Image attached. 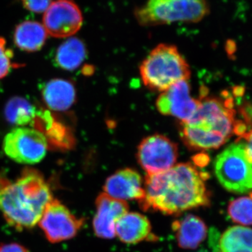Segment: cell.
<instances>
[{
	"instance_id": "cell-1",
	"label": "cell",
	"mask_w": 252,
	"mask_h": 252,
	"mask_svg": "<svg viewBox=\"0 0 252 252\" xmlns=\"http://www.w3.org/2000/svg\"><path fill=\"white\" fill-rule=\"evenodd\" d=\"M207 174L190 162L177 164L167 171L147 175L144 180L145 198L140 206L167 215L207 207L210 194L205 185Z\"/></svg>"
},
{
	"instance_id": "cell-2",
	"label": "cell",
	"mask_w": 252,
	"mask_h": 252,
	"mask_svg": "<svg viewBox=\"0 0 252 252\" xmlns=\"http://www.w3.org/2000/svg\"><path fill=\"white\" fill-rule=\"evenodd\" d=\"M193 117L180 122V136L189 149H217L237 135L240 121L235 119L233 99L229 95L201 96Z\"/></svg>"
},
{
	"instance_id": "cell-3",
	"label": "cell",
	"mask_w": 252,
	"mask_h": 252,
	"mask_svg": "<svg viewBox=\"0 0 252 252\" xmlns=\"http://www.w3.org/2000/svg\"><path fill=\"white\" fill-rule=\"evenodd\" d=\"M53 198L49 185L37 170L25 169L13 182L0 177V212L16 229H29L38 224Z\"/></svg>"
},
{
	"instance_id": "cell-4",
	"label": "cell",
	"mask_w": 252,
	"mask_h": 252,
	"mask_svg": "<svg viewBox=\"0 0 252 252\" xmlns=\"http://www.w3.org/2000/svg\"><path fill=\"white\" fill-rule=\"evenodd\" d=\"M140 75L147 89L164 92L175 83L189 80L190 67L174 45L159 44L141 64Z\"/></svg>"
},
{
	"instance_id": "cell-5",
	"label": "cell",
	"mask_w": 252,
	"mask_h": 252,
	"mask_svg": "<svg viewBox=\"0 0 252 252\" xmlns=\"http://www.w3.org/2000/svg\"><path fill=\"white\" fill-rule=\"evenodd\" d=\"M209 13L205 0H148L137 10L136 18L142 26L196 23Z\"/></svg>"
},
{
	"instance_id": "cell-6",
	"label": "cell",
	"mask_w": 252,
	"mask_h": 252,
	"mask_svg": "<svg viewBox=\"0 0 252 252\" xmlns=\"http://www.w3.org/2000/svg\"><path fill=\"white\" fill-rule=\"evenodd\" d=\"M215 175L220 185L228 191H252V162L247 157L241 141L230 144L215 159Z\"/></svg>"
},
{
	"instance_id": "cell-7",
	"label": "cell",
	"mask_w": 252,
	"mask_h": 252,
	"mask_svg": "<svg viewBox=\"0 0 252 252\" xmlns=\"http://www.w3.org/2000/svg\"><path fill=\"white\" fill-rule=\"evenodd\" d=\"M2 148L5 154L14 161L34 165L45 157L48 141L39 130L18 127L5 136Z\"/></svg>"
},
{
	"instance_id": "cell-8",
	"label": "cell",
	"mask_w": 252,
	"mask_h": 252,
	"mask_svg": "<svg viewBox=\"0 0 252 252\" xmlns=\"http://www.w3.org/2000/svg\"><path fill=\"white\" fill-rule=\"evenodd\" d=\"M178 155L177 144L159 134L143 139L136 154L137 161L147 175L167 171L175 165Z\"/></svg>"
},
{
	"instance_id": "cell-9",
	"label": "cell",
	"mask_w": 252,
	"mask_h": 252,
	"mask_svg": "<svg viewBox=\"0 0 252 252\" xmlns=\"http://www.w3.org/2000/svg\"><path fill=\"white\" fill-rule=\"evenodd\" d=\"M84 223V218H78L59 200L53 198L38 224L50 243H59L74 238Z\"/></svg>"
},
{
	"instance_id": "cell-10",
	"label": "cell",
	"mask_w": 252,
	"mask_h": 252,
	"mask_svg": "<svg viewBox=\"0 0 252 252\" xmlns=\"http://www.w3.org/2000/svg\"><path fill=\"white\" fill-rule=\"evenodd\" d=\"M190 91L188 80L175 83L158 97V111L163 115L177 118L180 122H188L200 105V99L193 98Z\"/></svg>"
},
{
	"instance_id": "cell-11",
	"label": "cell",
	"mask_w": 252,
	"mask_h": 252,
	"mask_svg": "<svg viewBox=\"0 0 252 252\" xmlns=\"http://www.w3.org/2000/svg\"><path fill=\"white\" fill-rule=\"evenodd\" d=\"M43 22L50 35L69 37L80 29L83 16L75 3L70 0H58L51 3L45 11Z\"/></svg>"
},
{
	"instance_id": "cell-12",
	"label": "cell",
	"mask_w": 252,
	"mask_h": 252,
	"mask_svg": "<svg viewBox=\"0 0 252 252\" xmlns=\"http://www.w3.org/2000/svg\"><path fill=\"white\" fill-rule=\"evenodd\" d=\"M95 205L96 213L93 221L94 234L102 239L114 238L116 223L128 212V204L102 193L96 199Z\"/></svg>"
},
{
	"instance_id": "cell-13",
	"label": "cell",
	"mask_w": 252,
	"mask_h": 252,
	"mask_svg": "<svg viewBox=\"0 0 252 252\" xmlns=\"http://www.w3.org/2000/svg\"><path fill=\"white\" fill-rule=\"evenodd\" d=\"M103 189L104 193L117 200H136L140 203L145 198L142 177L133 169L118 170L107 179Z\"/></svg>"
},
{
	"instance_id": "cell-14",
	"label": "cell",
	"mask_w": 252,
	"mask_h": 252,
	"mask_svg": "<svg viewBox=\"0 0 252 252\" xmlns=\"http://www.w3.org/2000/svg\"><path fill=\"white\" fill-rule=\"evenodd\" d=\"M115 230L118 238L124 243L137 244L149 239L157 240L147 217L137 212H127L119 219Z\"/></svg>"
},
{
	"instance_id": "cell-15",
	"label": "cell",
	"mask_w": 252,
	"mask_h": 252,
	"mask_svg": "<svg viewBox=\"0 0 252 252\" xmlns=\"http://www.w3.org/2000/svg\"><path fill=\"white\" fill-rule=\"evenodd\" d=\"M210 243L213 252H252V229L235 225L220 235L212 230Z\"/></svg>"
},
{
	"instance_id": "cell-16",
	"label": "cell",
	"mask_w": 252,
	"mask_h": 252,
	"mask_svg": "<svg viewBox=\"0 0 252 252\" xmlns=\"http://www.w3.org/2000/svg\"><path fill=\"white\" fill-rule=\"evenodd\" d=\"M172 230L175 233L179 246L193 250L205 240L207 227L200 217L193 215H186L172 223Z\"/></svg>"
},
{
	"instance_id": "cell-17",
	"label": "cell",
	"mask_w": 252,
	"mask_h": 252,
	"mask_svg": "<svg viewBox=\"0 0 252 252\" xmlns=\"http://www.w3.org/2000/svg\"><path fill=\"white\" fill-rule=\"evenodd\" d=\"M41 94L46 105L58 112L70 108L77 97L73 83L63 79H51L46 82L41 90Z\"/></svg>"
},
{
	"instance_id": "cell-18",
	"label": "cell",
	"mask_w": 252,
	"mask_h": 252,
	"mask_svg": "<svg viewBox=\"0 0 252 252\" xmlns=\"http://www.w3.org/2000/svg\"><path fill=\"white\" fill-rule=\"evenodd\" d=\"M47 32L44 26L35 21H26L16 27L14 32V42L22 51L35 52L45 44Z\"/></svg>"
},
{
	"instance_id": "cell-19",
	"label": "cell",
	"mask_w": 252,
	"mask_h": 252,
	"mask_svg": "<svg viewBox=\"0 0 252 252\" xmlns=\"http://www.w3.org/2000/svg\"><path fill=\"white\" fill-rule=\"evenodd\" d=\"M86 56V49L84 42L77 38H69L58 47L54 62L57 67L72 71L82 64Z\"/></svg>"
},
{
	"instance_id": "cell-20",
	"label": "cell",
	"mask_w": 252,
	"mask_h": 252,
	"mask_svg": "<svg viewBox=\"0 0 252 252\" xmlns=\"http://www.w3.org/2000/svg\"><path fill=\"white\" fill-rule=\"evenodd\" d=\"M39 110L27 99L21 97H14L6 102L4 108L6 120L12 125L26 127L33 125Z\"/></svg>"
},
{
	"instance_id": "cell-21",
	"label": "cell",
	"mask_w": 252,
	"mask_h": 252,
	"mask_svg": "<svg viewBox=\"0 0 252 252\" xmlns=\"http://www.w3.org/2000/svg\"><path fill=\"white\" fill-rule=\"evenodd\" d=\"M228 214L235 223L252 225V191L248 196L240 197L230 202Z\"/></svg>"
},
{
	"instance_id": "cell-22",
	"label": "cell",
	"mask_w": 252,
	"mask_h": 252,
	"mask_svg": "<svg viewBox=\"0 0 252 252\" xmlns=\"http://www.w3.org/2000/svg\"><path fill=\"white\" fill-rule=\"evenodd\" d=\"M12 51L6 47L4 39L0 37V79L6 77L12 69Z\"/></svg>"
},
{
	"instance_id": "cell-23",
	"label": "cell",
	"mask_w": 252,
	"mask_h": 252,
	"mask_svg": "<svg viewBox=\"0 0 252 252\" xmlns=\"http://www.w3.org/2000/svg\"><path fill=\"white\" fill-rule=\"evenodd\" d=\"M23 6L34 13L46 11L51 4V0H21Z\"/></svg>"
},
{
	"instance_id": "cell-24",
	"label": "cell",
	"mask_w": 252,
	"mask_h": 252,
	"mask_svg": "<svg viewBox=\"0 0 252 252\" xmlns=\"http://www.w3.org/2000/svg\"><path fill=\"white\" fill-rule=\"evenodd\" d=\"M237 141L243 142L247 157L252 162V128L239 137Z\"/></svg>"
},
{
	"instance_id": "cell-25",
	"label": "cell",
	"mask_w": 252,
	"mask_h": 252,
	"mask_svg": "<svg viewBox=\"0 0 252 252\" xmlns=\"http://www.w3.org/2000/svg\"><path fill=\"white\" fill-rule=\"evenodd\" d=\"M0 252H29L27 249L18 243L0 244Z\"/></svg>"
}]
</instances>
